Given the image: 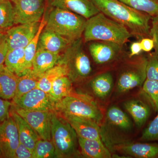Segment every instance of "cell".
<instances>
[{
	"mask_svg": "<svg viewBox=\"0 0 158 158\" xmlns=\"http://www.w3.org/2000/svg\"><path fill=\"white\" fill-rule=\"evenodd\" d=\"M100 12L127 28L139 38L151 37L152 17L137 11L119 0H90Z\"/></svg>",
	"mask_w": 158,
	"mask_h": 158,
	"instance_id": "cell-1",
	"label": "cell"
},
{
	"mask_svg": "<svg viewBox=\"0 0 158 158\" xmlns=\"http://www.w3.org/2000/svg\"><path fill=\"white\" fill-rule=\"evenodd\" d=\"M83 35L85 42L106 41L121 47L132 35L126 27L100 12L87 19Z\"/></svg>",
	"mask_w": 158,
	"mask_h": 158,
	"instance_id": "cell-2",
	"label": "cell"
},
{
	"mask_svg": "<svg viewBox=\"0 0 158 158\" xmlns=\"http://www.w3.org/2000/svg\"><path fill=\"white\" fill-rule=\"evenodd\" d=\"M51 8L44 28L59 34L71 42L81 38L87 19L68 10Z\"/></svg>",
	"mask_w": 158,
	"mask_h": 158,
	"instance_id": "cell-3",
	"label": "cell"
},
{
	"mask_svg": "<svg viewBox=\"0 0 158 158\" xmlns=\"http://www.w3.org/2000/svg\"><path fill=\"white\" fill-rule=\"evenodd\" d=\"M52 141L56 158H71L78 154V136L68 121L54 111L52 115Z\"/></svg>",
	"mask_w": 158,
	"mask_h": 158,
	"instance_id": "cell-4",
	"label": "cell"
},
{
	"mask_svg": "<svg viewBox=\"0 0 158 158\" xmlns=\"http://www.w3.org/2000/svg\"><path fill=\"white\" fill-rule=\"evenodd\" d=\"M58 63L65 65L67 76L72 82L86 78L92 71L90 59L83 49L81 38L71 43L60 54Z\"/></svg>",
	"mask_w": 158,
	"mask_h": 158,
	"instance_id": "cell-5",
	"label": "cell"
},
{
	"mask_svg": "<svg viewBox=\"0 0 158 158\" xmlns=\"http://www.w3.org/2000/svg\"><path fill=\"white\" fill-rule=\"evenodd\" d=\"M55 112L61 116H71L88 118L99 123L103 115L94 102L87 97H65L55 104Z\"/></svg>",
	"mask_w": 158,
	"mask_h": 158,
	"instance_id": "cell-6",
	"label": "cell"
},
{
	"mask_svg": "<svg viewBox=\"0 0 158 158\" xmlns=\"http://www.w3.org/2000/svg\"><path fill=\"white\" fill-rule=\"evenodd\" d=\"M147 57L141 56L120 73L117 80L116 89L119 93L142 86L146 79Z\"/></svg>",
	"mask_w": 158,
	"mask_h": 158,
	"instance_id": "cell-7",
	"label": "cell"
},
{
	"mask_svg": "<svg viewBox=\"0 0 158 158\" xmlns=\"http://www.w3.org/2000/svg\"><path fill=\"white\" fill-rule=\"evenodd\" d=\"M15 11V25L40 22L45 9V0H11Z\"/></svg>",
	"mask_w": 158,
	"mask_h": 158,
	"instance_id": "cell-8",
	"label": "cell"
},
{
	"mask_svg": "<svg viewBox=\"0 0 158 158\" xmlns=\"http://www.w3.org/2000/svg\"><path fill=\"white\" fill-rule=\"evenodd\" d=\"M11 109L22 117L35 130L41 139L52 140V118L54 111L23 110L12 103Z\"/></svg>",
	"mask_w": 158,
	"mask_h": 158,
	"instance_id": "cell-9",
	"label": "cell"
},
{
	"mask_svg": "<svg viewBox=\"0 0 158 158\" xmlns=\"http://www.w3.org/2000/svg\"><path fill=\"white\" fill-rule=\"evenodd\" d=\"M12 104L17 107L31 111H55V104L49 94L34 88L17 99Z\"/></svg>",
	"mask_w": 158,
	"mask_h": 158,
	"instance_id": "cell-10",
	"label": "cell"
},
{
	"mask_svg": "<svg viewBox=\"0 0 158 158\" xmlns=\"http://www.w3.org/2000/svg\"><path fill=\"white\" fill-rule=\"evenodd\" d=\"M19 143L17 127L10 115L0 123V152L2 157L15 158V150Z\"/></svg>",
	"mask_w": 158,
	"mask_h": 158,
	"instance_id": "cell-11",
	"label": "cell"
},
{
	"mask_svg": "<svg viewBox=\"0 0 158 158\" xmlns=\"http://www.w3.org/2000/svg\"><path fill=\"white\" fill-rule=\"evenodd\" d=\"M40 22L13 26L6 31L5 34L9 50L26 48L37 34Z\"/></svg>",
	"mask_w": 158,
	"mask_h": 158,
	"instance_id": "cell-12",
	"label": "cell"
},
{
	"mask_svg": "<svg viewBox=\"0 0 158 158\" xmlns=\"http://www.w3.org/2000/svg\"><path fill=\"white\" fill-rule=\"evenodd\" d=\"M47 2L50 7L68 10L86 19L99 12L90 0H47Z\"/></svg>",
	"mask_w": 158,
	"mask_h": 158,
	"instance_id": "cell-13",
	"label": "cell"
},
{
	"mask_svg": "<svg viewBox=\"0 0 158 158\" xmlns=\"http://www.w3.org/2000/svg\"><path fill=\"white\" fill-rule=\"evenodd\" d=\"M89 50L94 62L102 65L111 62L118 56L121 46L114 43L102 41H91Z\"/></svg>",
	"mask_w": 158,
	"mask_h": 158,
	"instance_id": "cell-14",
	"label": "cell"
},
{
	"mask_svg": "<svg viewBox=\"0 0 158 158\" xmlns=\"http://www.w3.org/2000/svg\"><path fill=\"white\" fill-rule=\"evenodd\" d=\"M71 125L78 137L88 139L101 140L98 123L88 118L71 116H62Z\"/></svg>",
	"mask_w": 158,
	"mask_h": 158,
	"instance_id": "cell-15",
	"label": "cell"
},
{
	"mask_svg": "<svg viewBox=\"0 0 158 158\" xmlns=\"http://www.w3.org/2000/svg\"><path fill=\"white\" fill-rule=\"evenodd\" d=\"M117 151L130 156L138 158H158V144L127 143L114 146Z\"/></svg>",
	"mask_w": 158,
	"mask_h": 158,
	"instance_id": "cell-16",
	"label": "cell"
},
{
	"mask_svg": "<svg viewBox=\"0 0 158 158\" xmlns=\"http://www.w3.org/2000/svg\"><path fill=\"white\" fill-rule=\"evenodd\" d=\"M71 41L56 33L44 28L40 36L37 50H44L60 54Z\"/></svg>",
	"mask_w": 158,
	"mask_h": 158,
	"instance_id": "cell-17",
	"label": "cell"
},
{
	"mask_svg": "<svg viewBox=\"0 0 158 158\" xmlns=\"http://www.w3.org/2000/svg\"><path fill=\"white\" fill-rule=\"evenodd\" d=\"M10 115L17 127L20 143L27 147L33 153L36 142L40 137L31 126L15 111L10 109Z\"/></svg>",
	"mask_w": 158,
	"mask_h": 158,
	"instance_id": "cell-18",
	"label": "cell"
},
{
	"mask_svg": "<svg viewBox=\"0 0 158 158\" xmlns=\"http://www.w3.org/2000/svg\"><path fill=\"white\" fill-rule=\"evenodd\" d=\"M60 58V54L37 50L33 59L31 70L40 78L46 72L58 64Z\"/></svg>",
	"mask_w": 158,
	"mask_h": 158,
	"instance_id": "cell-19",
	"label": "cell"
},
{
	"mask_svg": "<svg viewBox=\"0 0 158 158\" xmlns=\"http://www.w3.org/2000/svg\"><path fill=\"white\" fill-rule=\"evenodd\" d=\"M79 146L82 155L88 158L112 157L110 151L105 146L101 140L85 139L78 137Z\"/></svg>",
	"mask_w": 158,
	"mask_h": 158,
	"instance_id": "cell-20",
	"label": "cell"
},
{
	"mask_svg": "<svg viewBox=\"0 0 158 158\" xmlns=\"http://www.w3.org/2000/svg\"><path fill=\"white\" fill-rule=\"evenodd\" d=\"M18 77L5 64L0 66V98L7 100L14 98Z\"/></svg>",
	"mask_w": 158,
	"mask_h": 158,
	"instance_id": "cell-21",
	"label": "cell"
},
{
	"mask_svg": "<svg viewBox=\"0 0 158 158\" xmlns=\"http://www.w3.org/2000/svg\"><path fill=\"white\" fill-rule=\"evenodd\" d=\"M126 110L132 117L137 126L141 127L145 124L151 114L149 105L143 101L132 99L124 103Z\"/></svg>",
	"mask_w": 158,
	"mask_h": 158,
	"instance_id": "cell-22",
	"label": "cell"
},
{
	"mask_svg": "<svg viewBox=\"0 0 158 158\" xmlns=\"http://www.w3.org/2000/svg\"><path fill=\"white\" fill-rule=\"evenodd\" d=\"M25 48H18L8 51L4 64L11 72L18 77L26 73L25 64Z\"/></svg>",
	"mask_w": 158,
	"mask_h": 158,
	"instance_id": "cell-23",
	"label": "cell"
},
{
	"mask_svg": "<svg viewBox=\"0 0 158 158\" xmlns=\"http://www.w3.org/2000/svg\"><path fill=\"white\" fill-rule=\"evenodd\" d=\"M92 91L98 98L105 99L113 90V79L110 72L105 73L95 77L90 82Z\"/></svg>",
	"mask_w": 158,
	"mask_h": 158,
	"instance_id": "cell-24",
	"label": "cell"
},
{
	"mask_svg": "<svg viewBox=\"0 0 158 158\" xmlns=\"http://www.w3.org/2000/svg\"><path fill=\"white\" fill-rule=\"evenodd\" d=\"M67 75L65 65L58 63L43 75L38 81L37 88L49 94L54 81L60 77Z\"/></svg>",
	"mask_w": 158,
	"mask_h": 158,
	"instance_id": "cell-25",
	"label": "cell"
},
{
	"mask_svg": "<svg viewBox=\"0 0 158 158\" xmlns=\"http://www.w3.org/2000/svg\"><path fill=\"white\" fill-rule=\"evenodd\" d=\"M72 90V81L66 76L58 78L52 85L49 94L54 101L57 102L70 95Z\"/></svg>",
	"mask_w": 158,
	"mask_h": 158,
	"instance_id": "cell-26",
	"label": "cell"
},
{
	"mask_svg": "<svg viewBox=\"0 0 158 158\" xmlns=\"http://www.w3.org/2000/svg\"><path fill=\"white\" fill-rule=\"evenodd\" d=\"M15 25L14 6L11 0H0V32L5 34Z\"/></svg>",
	"mask_w": 158,
	"mask_h": 158,
	"instance_id": "cell-27",
	"label": "cell"
},
{
	"mask_svg": "<svg viewBox=\"0 0 158 158\" xmlns=\"http://www.w3.org/2000/svg\"><path fill=\"white\" fill-rule=\"evenodd\" d=\"M39 79V77L35 75L31 69L19 77L15 96L12 100L17 99L34 88H37Z\"/></svg>",
	"mask_w": 158,
	"mask_h": 158,
	"instance_id": "cell-28",
	"label": "cell"
},
{
	"mask_svg": "<svg viewBox=\"0 0 158 158\" xmlns=\"http://www.w3.org/2000/svg\"><path fill=\"white\" fill-rule=\"evenodd\" d=\"M107 118L110 123L124 131L131 129L132 124L125 113L118 107L113 106L108 109Z\"/></svg>",
	"mask_w": 158,
	"mask_h": 158,
	"instance_id": "cell-29",
	"label": "cell"
},
{
	"mask_svg": "<svg viewBox=\"0 0 158 158\" xmlns=\"http://www.w3.org/2000/svg\"><path fill=\"white\" fill-rule=\"evenodd\" d=\"M47 23V17L45 13L44 14L42 18L40 20L39 29L37 34L34 38L30 41L28 44L25 48V64L27 71L31 69L32 67V62L35 54L37 52L38 41L40 34L42 33Z\"/></svg>",
	"mask_w": 158,
	"mask_h": 158,
	"instance_id": "cell-30",
	"label": "cell"
},
{
	"mask_svg": "<svg viewBox=\"0 0 158 158\" xmlns=\"http://www.w3.org/2000/svg\"><path fill=\"white\" fill-rule=\"evenodd\" d=\"M137 11L148 14L152 18L158 16V0H119Z\"/></svg>",
	"mask_w": 158,
	"mask_h": 158,
	"instance_id": "cell-31",
	"label": "cell"
},
{
	"mask_svg": "<svg viewBox=\"0 0 158 158\" xmlns=\"http://www.w3.org/2000/svg\"><path fill=\"white\" fill-rule=\"evenodd\" d=\"M56 158V150L52 140L39 139L33 151V158Z\"/></svg>",
	"mask_w": 158,
	"mask_h": 158,
	"instance_id": "cell-32",
	"label": "cell"
},
{
	"mask_svg": "<svg viewBox=\"0 0 158 158\" xmlns=\"http://www.w3.org/2000/svg\"><path fill=\"white\" fill-rule=\"evenodd\" d=\"M142 90L158 113V81L146 79L142 85Z\"/></svg>",
	"mask_w": 158,
	"mask_h": 158,
	"instance_id": "cell-33",
	"label": "cell"
},
{
	"mask_svg": "<svg viewBox=\"0 0 158 158\" xmlns=\"http://www.w3.org/2000/svg\"><path fill=\"white\" fill-rule=\"evenodd\" d=\"M146 79L158 81V55L155 52L147 57Z\"/></svg>",
	"mask_w": 158,
	"mask_h": 158,
	"instance_id": "cell-34",
	"label": "cell"
},
{
	"mask_svg": "<svg viewBox=\"0 0 158 158\" xmlns=\"http://www.w3.org/2000/svg\"><path fill=\"white\" fill-rule=\"evenodd\" d=\"M140 139L141 141H158V113L143 131Z\"/></svg>",
	"mask_w": 158,
	"mask_h": 158,
	"instance_id": "cell-35",
	"label": "cell"
},
{
	"mask_svg": "<svg viewBox=\"0 0 158 158\" xmlns=\"http://www.w3.org/2000/svg\"><path fill=\"white\" fill-rule=\"evenodd\" d=\"M150 35L154 41L155 52L158 55V16L152 18Z\"/></svg>",
	"mask_w": 158,
	"mask_h": 158,
	"instance_id": "cell-36",
	"label": "cell"
},
{
	"mask_svg": "<svg viewBox=\"0 0 158 158\" xmlns=\"http://www.w3.org/2000/svg\"><path fill=\"white\" fill-rule=\"evenodd\" d=\"M12 103L9 100L0 98V123L10 116V111Z\"/></svg>",
	"mask_w": 158,
	"mask_h": 158,
	"instance_id": "cell-37",
	"label": "cell"
},
{
	"mask_svg": "<svg viewBox=\"0 0 158 158\" xmlns=\"http://www.w3.org/2000/svg\"><path fill=\"white\" fill-rule=\"evenodd\" d=\"M15 158H33V153L24 144L19 143L15 150Z\"/></svg>",
	"mask_w": 158,
	"mask_h": 158,
	"instance_id": "cell-38",
	"label": "cell"
},
{
	"mask_svg": "<svg viewBox=\"0 0 158 158\" xmlns=\"http://www.w3.org/2000/svg\"><path fill=\"white\" fill-rule=\"evenodd\" d=\"M8 51L9 48L5 34L0 37V66L4 64Z\"/></svg>",
	"mask_w": 158,
	"mask_h": 158,
	"instance_id": "cell-39",
	"label": "cell"
},
{
	"mask_svg": "<svg viewBox=\"0 0 158 158\" xmlns=\"http://www.w3.org/2000/svg\"><path fill=\"white\" fill-rule=\"evenodd\" d=\"M142 51L149 52L152 50L154 47V41L151 37H144L140 41Z\"/></svg>",
	"mask_w": 158,
	"mask_h": 158,
	"instance_id": "cell-40",
	"label": "cell"
},
{
	"mask_svg": "<svg viewBox=\"0 0 158 158\" xmlns=\"http://www.w3.org/2000/svg\"><path fill=\"white\" fill-rule=\"evenodd\" d=\"M142 51L140 41L133 42L130 46L129 57L130 58H132L135 56H138L141 53Z\"/></svg>",
	"mask_w": 158,
	"mask_h": 158,
	"instance_id": "cell-41",
	"label": "cell"
},
{
	"mask_svg": "<svg viewBox=\"0 0 158 158\" xmlns=\"http://www.w3.org/2000/svg\"><path fill=\"white\" fill-rule=\"evenodd\" d=\"M4 34H4V33H2V32H0V37H2V36Z\"/></svg>",
	"mask_w": 158,
	"mask_h": 158,
	"instance_id": "cell-42",
	"label": "cell"
},
{
	"mask_svg": "<svg viewBox=\"0 0 158 158\" xmlns=\"http://www.w3.org/2000/svg\"><path fill=\"white\" fill-rule=\"evenodd\" d=\"M0 158H2V155H1V152H0Z\"/></svg>",
	"mask_w": 158,
	"mask_h": 158,
	"instance_id": "cell-43",
	"label": "cell"
}]
</instances>
